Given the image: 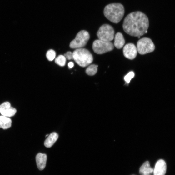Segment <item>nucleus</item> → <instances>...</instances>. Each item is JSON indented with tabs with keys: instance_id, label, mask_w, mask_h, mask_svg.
<instances>
[{
	"instance_id": "nucleus-21",
	"label": "nucleus",
	"mask_w": 175,
	"mask_h": 175,
	"mask_svg": "<svg viewBox=\"0 0 175 175\" xmlns=\"http://www.w3.org/2000/svg\"><path fill=\"white\" fill-rule=\"evenodd\" d=\"M74 63L72 62H69L68 63V66L69 68H73L74 66Z\"/></svg>"
},
{
	"instance_id": "nucleus-2",
	"label": "nucleus",
	"mask_w": 175,
	"mask_h": 175,
	"mask_svg": "<svg viewBox=\"0 0 175 175\" xmlns=\"http://www.w3.org/2000/svg\"><path fill=\"white\" fill-rule=\"evenodd\" d=\"M124 7L120 3H112L105 7L103 13L105 17L111 22L118 23L125 14Z\"/></svg>"
},
{
	"instance_id": "nucleus-15",
	"label": "nucleus",
	"mask_w": 175,
	"mask_h": 175,
	"mask_svg": "<svg viewBox=\"0 0 175 175\" xmlns=\"http://www.w3.org/2000/svg\"><path fill=\"white\" fill-rule=\"evenodd\" d=\"M12 122L10 118L3 116H0V128L8 129L11 127Z\"/></svg>"
},
{
	"instance_id": "nucleus-18",
	"label": "nucleus",
	"mask_w": 175,
	"mask_h": 175,
	"mask_svg": "<svg viewBox=\"0 0 175 175\" xmlns=\"http://www.w3.org/2000/svg\"><path fill=\"white\" fill-rule=\"evenodd\" d=\"M56 56V52L53 50L51 49L48 50L46 54V57L48 60L49 61L53 60Z\"/></svg>"
},
{
	"instance_id": "nucleus-14",
	"label": "nucleus",
	"mask_w": 175,
	"mask_h": 175,
	"mask_svg": "<svg viewBox=\"0 0 175 175\" xmlns=\"http://www.w3.org/2000/svg\"><path fill=\"white\" fill-rule=\"evenodd\" d=\"M58 137V134L57 133L54 132L51 133L45 142V146L47 148L51 147L56 142Z\"/></svg>"
},
{
	"instance_id": "nucleus-10",
	"label": "nucleus",
	"mask_w": 175,
	"mask_h": 175,
	"mask_svg": "<svg viewBox=\"0 0 175 175\" xmlns=\"http://www.w3.org/2000/svg\"><path fill=\"white\" fill-rule=\"evenodd\" d=\"M167 166L165 162L163 160H160L158 161L153 169L154 175H165L166 173Z\"/></svg>"
},
{
	"instance_id": "nucleus-4",
	"label": "nucleus",
	"mask_w": 175,
	"mask_h": 175,
	"mask_svg": "<svg viewBox=\"0 0 175 175\" xmlns=\"http://www.w3.org/2000/svg\"><path fill=\"white\" fill-rule=\"evenodd\" d=\"M90 38L89 32L85 30H82L77 35L75 38L70 44V47L72 49L82 48L85 46Z\"/></svg>"
},
{
	"instance_id": "nucleus-7",
	"label": "nucleus",
	"mask_w": 175,
	"mask_h": 175,
	"mask_svg": "<svg viewBox=\"0 0 175 175\" xmlns=\"http://www.w3.org/2000/svg\"><path fill=\"white\" fill-rule=\"evenodd\" d=\"M114 46L110 42L100 39L95 40L93 43L92 49L95 53L102 54L113 50Z\"/></svg>"
},
{
	"instance_id": "nucleus-8",
	"label": "nucleus",
	"mask_w": 175,
	"mask_h": 175,
	"mask_svg": "<svg viewBox=\"0 0 175 175\" xmlns=\"http://www.w3.org/2000/svg\"><path fill=\"white\" fill-rule=\"evenodd\" d=\"M137 48L134 44H127L124 47L123 49V54L125 57L129 59L132 60L136 57L138 53Z\"/></svg>"
},
{
	"instance_id": "nucleus-3",
	"label": "nucleus",
	"mask_w": 175,
	"mask_h": 175,
	"mask_svg": "<svg viewBox=\"0 0 175 175\" xmlns=\"http://www.w3.org/2000/svg\"><path fill=\"white\" fill-rule=\"evenodd\" d=\"M73 59L76 63L82 67L90 65L93 61V57L87 49L80 48L76 49L73 52Z\"/></svg>"
},
{
	"instance_id": "nucleus-5",
	"label": "nucleus",
	"mask_w": 175,
	"mask_h": 175,
	"mask_svg": "<svg viewBox=\"0 0 175 175\" xmlns=\"http://www.w3.org/2000/svg\"><path fill=\"white\" fill-rule=\"evenodd\" d=\"M115 31L110 25L105 24L101 26L98 31L97 36L99 39L110 42L114 38Z\"/></svg>"
},
{
	"instance_id": "nucleus-9",
	"label": "nucleus",
	"mask_w": 175,
	"mask_h": 175,
	"mask_svg": "<svg viewBox=\"0 0 175 175\" xmlns=\"http://www.w3.org/2000/svg\"><path fill=\"white\" fill-rule=\"evenodd\" d=\"M16 112L15 108L11 107L9 102H6L0 105V112L3 116L7 117H13Z\"/></svg>"
},
{
	"instance_id": "nucleus-19",
	"label": "nucleus",
	"mask_w": 175,
	"mask_h": 175,
	"mask_svg": "<svg viewBox=\"0 0 175 175\" xmlns=\"http://www.w3.org/2000/svg\"><path fill=\"white\" fill-rule=\"evenodd\" d=\"M135 76V74L133 72H131L128 73L124 77V80L128 84H129L130 81Z\"/></svg>"
},
{
	"instance_id": "nucleus-20",
	"label": "nucleus",
	"mask_w": 175,
	"mask_h": 175,
	"mask_svg": "<svg viewBox=\"0 0 175 175\" xmlns=\"http://www.w3.org/2000/svg\"><path fill=\"white\" fill-rule=\"evenodd\" d=\"M66 59L68 60L73 59V54L71 52H68L64 55Z\"/></svg>"
},
{
	"instance_id": "nucleus-16",
	"label": "nucleus",
	"mask_w": 175,
	"mask_h": 175,
	"mask_svg": "<svg viewBox=\"0 0 175 175\" xmlns=\"http://www.w3.org/2000/svg\"><path fill=\"white\" fill-rule=\"evenodd\" d=\"M98 66L95 65H92L89 66L86 70V72L87 75L93 76L98 72Z\"/></svg>"
},
{
	"instance_id": "nucleus-12",
	"label": "nucleus",
	"mask_w": 175,
	"mask_h": 175,
	"mask_svg": "<svg viewBox=\"0 0 175 175\" xmlns=\"http://www.w3.org/2000/svg\"><path fill=\"white\" fill-rule=\"evenodd\" d=\"M153 169L150 166L149 162H145L140 168L139 173L141 175H150L153 172Z\"/></svg>"
},
{
	"instance_id": "nucleus-13",
	"label": "nucleus",
	"mask_w": 175,
	"mask_h": 175,
	"mask_svg": "<svg viewBox=\"0 0 175 175\" xmlns=\"http://www.w3.org/2000/svg\"><path fill=\"white\" fill-rule=\"evenodd\" d=\"M125 40L123 35L120 32L117 33L115 38V46L118 49H121L124 46Z\"/></svg>"
},
{
	"instance_id": "nucleus-1",
	"label": "nucleus",
	"mask_w": 175,
	"mask_h": 175,
	"mask_svg": "<svg viewBox=\"0 0 175 175\" xmlns=\"http://www.w3.org/2000/svg\"><path fill=\"white\" fill-rule=\"evenodd\" d=\"M149 22L147 16L141 12H136L128 15L125 19L122 28L130 36L138 37L148 32Z\"/></svg>"
},
{
	"instance_id": "nucleus-11",
	"label": "nucleus",
	"mask_w": 175,
	"mask_h": 175,
	"mask_svg": "<svg viewBox=\"0 0 175 175\" xmlns=\"http://www.w3.org/2000/svg\"><path fill=\"white\" fill-rule=\"evenodd\" d=\"M47 155L45 154L38 153L36 156V161L38 169L42 170L46 167L47 161Z\"/></svg>"
},
{
	"instance_id": "nucleus-17",
	"label": "nucleus",
	"mask_w": 175,
	"mask_h": 175,
	"mask_svg": "<svg viewBox=\"0 0 175 175\" xmlns=\"http://www.w3.org/2000/svg\"><path fill=\"white\" fill-rule=\"evenodd\" d=\"M66 58L64 56L60 55L57 57L55 60V62L57 65L61 67L65 66Z\"/></svg>"
},
{
	"instance_id": "nucleus-6",
	"label": "nucleus",
	"mask_w": 175,
	"mask_h": 175,
	"mask_svg": "<svg viewBox=\"0 0 175 175\" xmlns=\"http://www.w3.org/2000/svg\"><path fill=\"white\" fill-rule=\"evenodd\" d=\"M137 49L139 54L144 55L153 51L155 46L151 39L143 38L138 42Z\"/></svg>"
}]
</instances>
